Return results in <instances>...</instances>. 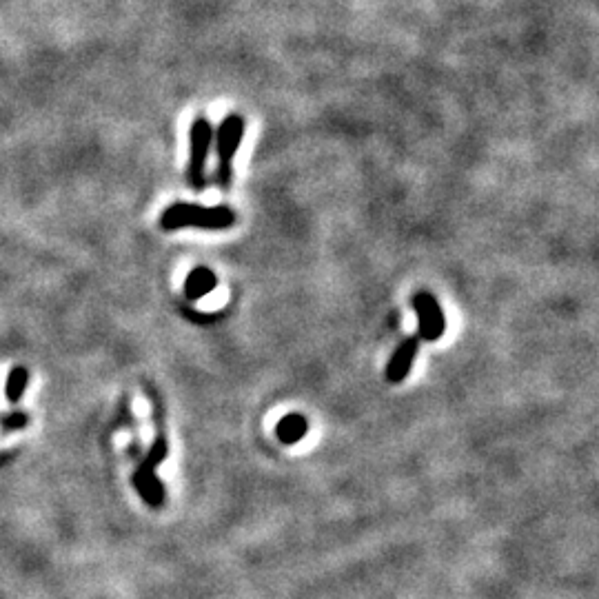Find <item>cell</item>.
<instances>
[{
    "label": "cell",
    "mask_w": 599,
    "mask_h": 599,
    "mask_svg": "<svg viewBox=\"0 0 599 599\" xmlns=\"http://www.w3.org/2000/svg\"><path fill=\"white\" fill-rule=\"evenodd\" d=\"M236 213L229 207H202L191 205V202H176L167 207L160 216V227L165 231H180V229H202V231H222L233 227Z\"/></svg>",
    "instance_id": "1"
},
{
    "label": "cell",
    "mask_w": 599,
    "mask_h": 599,
    "mask_svg": "<svg viewBox=\"0 0 599 599\" xmlns=\"http://www.w3.org/2000/svg\"><path fill=\"white\" fill-rule=\"evenodd\" d=\"M242 136H245V120H242L238 114L225 116L216 136V151H218L216 182L218 187L225 191H229L233 182V160H236Z\"/></svg>",
    "instance_id": "2"
},
{
    "label": "cell",
    "mask_w": 599,
    "mask_h": 599,
    "mask_svg": "<svg viewBox=\"0 0 599 599\" xmlns=\"http://www.w3.org/2000/svg\"><path fill=\"white\" fill-rule=\"evenodd\" d=\"M211 140H213L211 123L205 116H198L189 129V162H187V180L196 191H202L207 187Z\"/></svg>",
    "instance_id": "3"
},
{
    "label": "cell",
    "mask_w": 599,
    "mask_h": 599,
    "mask_svg": "<svg viewBox=\"0 0 599 599\" xmlns=\"http://www.w3.org/2000/svg\"><path fill=\"white\" fill-rule=\"evenodd\" d=\"M167 458V440L160 438L151 446L149 455L145 458V462L140 464V469L136 471V486L140 495L145 497V502L151 506H160L162 500H165V486L156 477V469L158 464L165 462Z\"/></svg>",
    "instance_id": "4"
},
{
    "label": "cell",
    "mask_w": 599,
    "mask_h": 599,
    "mask_svg": "<svg viewBox=\"0 0 599 599\" xmlns=\"http://www.w3.org/2000/svg\"><path fill=\"white\" fill-rule=\"evenodd\" d=\"M413 309L418 313L420 338L426 342L440 340L446 331V316L440 307L438 298L429 291H418L413 296Z\"/></svg>",
    "instance_id": "5"
},
{
    "label": "cell",
    "mask_w": 599,
    "mask_h": 599,
    "mask_svg": "<svg viewBox=\"0 0 599 599\" xmlns=\"http://www.w3.org/2000/svg\"><path fill=\"white\" fill-rule=\"evenodd\" d=\"M418 351H420V340L418 338H406L404 342H400V347L395 349V353L391 355V360L387 364V371H384V378H387L391 384L404 382L406 378H409Z\"/></svg>",
    "instance_id": "6"
},
{
    "label": "cell",
    "mask_w": 599,
    "mask_h": 599,
    "mask_svg": "<svg viewBox=\"0 0 599 599\" xmlns=\"http://www.w3.org/2000/svg\"><path fill=\"white\" fill-rule=\"evenodd\" d=\"M216 284H218L216 273L209 271V269H205V267H198V269H194V271H191L189 276H187L185 293H187V298H189V300H198V298H202V296H207L209 291L216 289Z\"/></svg>",
    "instance_id": "7"
},
{
    "label": "cell",
    "mask_w": 599,
    "mask_h": 599,
    "mask_svg": "<svg viewBox=\"0 0 599 599\" xmlns=\"http://www.w3.org/2000/svg\"><path fill=\"white\" fill-rule=\"evenodd\" d=\"M307 429H309V424H307V420H304V415L291 413V415H287V418L280 420L276 433L284 444H296L298 440L304 438Z\"/></svg>",
    "instance_id": "8"
},
{
    "label": "cell",
    "mask_w": 599,
    "mask_h": 599,
    "mask_svg": "<svg viewBox=\"0 0 599 599\" xmlns=\"http://www.w3.org/2000/svg\"><path fill=\"white\" fill-rule=\"evenodd\" d=\"M29 380V371L25 367H16L12 373H9V380H7V398L16 402L20 395H23L25 391V384Z\"/></svg>",
    "instance_id": "9"
},
{
    "label": "cell",
    "mask_w": 599,
    "mask_h": 599,
    "mask_svg": "<svg viewBox=\"0 0 599 599\" xmlns=\"http://www.w3.org/2000/svg\"><path fill=\"white\" fill-rule=\"evenodd\" d=\"M5 422V426L7 429H12V426H16V429H20V426H25V422H27V418L25 415H12V418H3Z\"/></svg>",
    "instance_id": "10"
}]
</instances>
